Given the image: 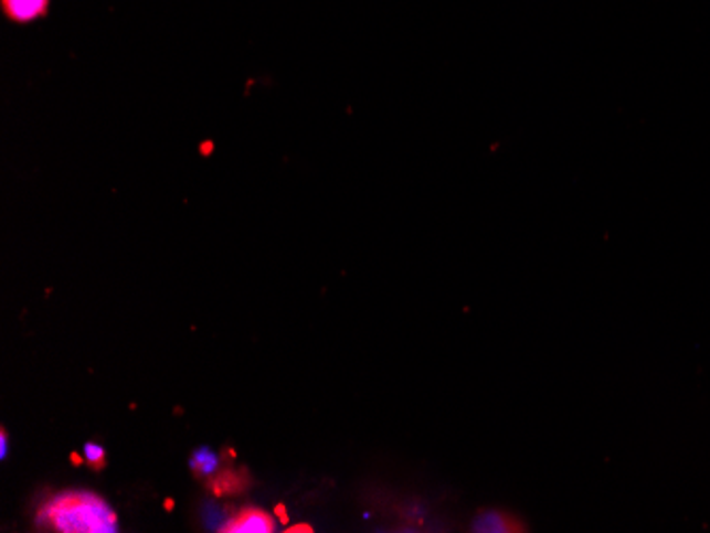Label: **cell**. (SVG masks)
I'll use <instances>...</instances> for the list:
<instances>
[{
  "label": "cell",
  "instance_id": "cell-1",
  "mask_svg": "<svg viewBox=\"0 0 710 533\" xmlns=\"http://www.w3.org/2000/svg\"><path fill=\"white\" fill-rule=\"evenodd\" d=\"M39 525H50L64 533H114L117 532V514L114 508L94 493H62L50 504L43 505Z\"/></svg>",
  "mask_w": 710,
  "mask_h": 533
},
{
  "label": "cell",
  "instance_id": "cell-2",
  "mask_svg": "<svg viewBox=\"0 0 710 533\" xmlns=\"http://www.w3.org/2000/svg\"><path fill=\"white\" fill-rule=\"evenodd\" d=\"M52 0H0V9L9 22L30 24L50 13Z\"/></svg>",
  "mask_w": 710,
  "mask_h": 533
},
{
  "label": "cell",
  "instance_id": "cell-3",
  "mask_svg": "<svg viewBox=\"0 0 710 533\" xmlns=\"http://www.w3.org/2000/svg\"><path fill=\"white\" fill-rule=\"evenodd\" d=\"M473 532L477 533H517L526 532V523L505 510H484L473 521Z\"/></svg>",
  "mask_w": 710,
  "mask_h": 533
},
{
  "label": "cell",
  "instance_id": "cell-4",
  "mask_svg": "<svg viewBox=\"0 0 710 533\" xmlns=\"http://www.w3.org/2000/svg\"><path fill=\"white\" fill-rule=\"evenodd\" d=\"M275 519L271 516V512H264L259 508H250L243 510V514L234 516L226 521L222 532L227 533H273L275 532Z\"/></svg>",
  "mask_w": 710,
  "mask_h": 533
},
{
  "label": "cell",
  "instance_id": "cell-5",
  "mask_svg": "<svg viewBox=\"0 0 710 533\" xmlns=\"http://www.w3.org/2000/svg\"><path fill=\"white\" fill-rule=\"evenodd\" d=\"M213 495H234V493H243L250 487V478L245 477V472H232V470H224L218 472V477L209 482Z\"/></svg>",
  "mask_w": 710,
  "mask_h": 533
},
{
  "label": "cell",
  "instance_id": "cell-6",
  "mask_svg": "<svg viewBox=\"0 0 710 533\" xmlns=\"http://www.w3.org/2000/svg\"><path fill=\"white\" fill-rule=\"evenodd\" d=\"M190 468L197 477H215L222 468V457L209 447H200L190 457Z\"/></svg>",
  "mask_w": 710,
  "mask_h": 533
},
{
  "label": "cell",
  "instance_id": "cell-7",
  "mask_svg": "<svg viewBox=\"0 0 710 533\" xmlns=\"http://www.w3.org/2000/svg\"><path fill=\"white\" fill-rule=\"evenodd\" d=\"M84 457H86L87 463L92 470H103L105 468V459H107V452L105 449L98 445V443H86L84 445Z\"/></svg>",
  "mask_w": 710,
  "mask_h": 533
},
{
  "label": "cell",
  "instance_id": "cell-8",
  "mask_svg": "<svg viewBox=\"0 0 710 533\" xmlns=\"http://www.w3.org/2000/svg\"><path fill=\"white\" fill-rule=\"evenodd\" d=\"M7 450H9V440H7V431L2 429V431H0V457H2V459L7 457Z\"/></svg>",
  "mask_w": 710,
  "mask_h": 533
},
{
  "label": "cell",
  "instance_id": "cell-9",
  "mask_svg": "<svg viewBox=\"0 0 710 533\" xmlns=\"http://www.w3.org/2000/svg\"><path fill=\"white\" fill-rule=\"evenodd\" d=\"M275 512H277V519L285 525V523H287V510H285V505H275Z\"/></svg>",
  "mask_w": 710,
  "mask_h": 533
},
{
  "label": "cell",
  "instance_id": "cell-10",
  "mask_svg": "<svg viewBox=\"0 0 710 533\" xmlns=\"http://www.w3.org/2000/svg\"><path fill=\"white\" fill-rule=\"evenodd\" d=\"M285 532H289V533H300V532L311 533L312 530H311V525H296V527H292V530H285Z\"/></svg>",
  "mask_w": 710,
  "mask_h": 533
},
{
  "label": "cell",
  "instance_id": "cell-11",
  "mask_svg": "<svg viewBox=\"0 0 710 533\" xmlns=\"http://www.w3.org/2000/svg\"><path fill=\"white\" fill-rule=\"evenodd\" d=\"M71 461H73V466H75V468H80V466L84 463V461H82V457H80L77 452H73V455H71Z\"/></svg>",
  "mask_w": 710,
  "mask_h": 533
},
{
  "label": "cell",
  "instance_id": "cell-12",
  "mask_svg": "<svg viewBox=\"0 0 710 533\" xmlns=\"http://www.w3.org/2000/svg\"><path fill=\"white\" fill-rule=\"evenodd\" d=\"M165 508H167V510H172V508H174V502H172V500H167V502H165Z\"/></svg>",
  "mask_w": 710,
  "mask_h": 533
}]
</instances>
